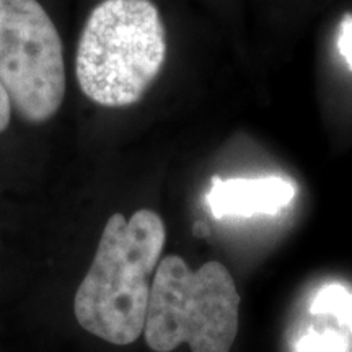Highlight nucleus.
I'll use <instances>...</instances> for the list:
<instances>
[{"instance_id":"nucleus-1","label":"nucleus","mask_w":352,"mask_h":352,"mask_svg":"<svg viewBox=\"0 0 352 352\" xmlns=\"http://www.w3.org/2000/svg\"><path fill=\"white\" fill-rule=\"evenodd\" d=\"M166 240L165 223L140 209L127 220L108 219L91 266L78 285L74 311L78 324L116 346L135 342L144 333L155 272Z\"/></svg>"},{"instance_id":"nucleus-2","label":"nucleus","mask_w":352,"mask_h":352,"mask_svg":"<svg viewBox=\"0 0 352 352\" xmlns=\"http://www.w3.org/2000/svg\"><path fill=\"white\" fill-rule=\"evenodd\" d=\"M165 57V26L151 0H103L82 30L76 76L87 98L124 108L145 95Z\"/></svg>"},{"instance_id":"nucleus-3","label":"nucleus","mask_w":352,"mask_h":352,"mask_svg":"<svg viewBox=\"0 0 352 352\" xmlns=\"http://www.w3.org/2000/svg\"><path fill=\"white\" fill-rule=\"evenodd\" d=\"M240 296L223 264L206 263L191 271L170 254L152 280L144 336L155 352L188 344L191 352H230L239 331Z\"/></svg>"},{"instance_id":"nucleus-4","label":"nucleus","mask_w":352,"mask_h":352,"mask_svg":"<svg viewBox=\"0 0 352 352\" xmlns=\"http://www.w3.org/2000/svg\"><path fill=\"white\" fill-rule=\"evenodd\" d=\"M0 82L33 124L50 121L63 104V41L38 0H0Z\"/></svg>"},{"instance_id":"nucleus-5","label":"nucleus","mask_w":352,"mask_h":352,"mask_svg":"<svg viewBox=\"0 0 352 352\" xmlns=\"http://www.w3.org/2000/svg\"><path fill=\"white\" fill-rule=\"evenodd\" d=\"M294 196V184L276 176L232 179L214 176L208 192V206L215 219L253 217L279 212L292 202Z\"/></svg>"},{"instance_id":"nucleus-6","label":"nucleus","mask_w":352,"mask_h":352,"mask_svg":"<svg viewBox=\"0 0 352 352\" xmlns=\"http://www.w3.org/2000/svg\"><path fill=\"white\" fill-rule=\"evenodd\" d=\"M311 314L333 315L344 327L352 329V294L342 285H327L311 302Z\"/></svg>"},{"instance_id":"nucleus-7","label":"nucleus","mask_w":352,"mask_h":352,"mask_svg":"<svg viewBox=\"0 0 352 352\" xmlns=\"http://www.w3.org/2000/svg\"><path fill=\"white\" fill-rule=\"evenodd\" d=\"M297 352H349V344L336 331H310L298 340Z\"/></svg>"},{"instance_id":"nucleus-8","label":"nucleus","mask_w":352,"mask_h":352,"mask_svg":"<svg viewBox=\"0 0 352 352\" xmlns=\"http://www.w3.org/2000/svg\"><path fill=\"white\" fill-rule=\"evenodd\" d=\"M338 50L347 67L352 70V13H346L340 23V34H338Z\"/></svg>"},{"instance_id":"nucleus-9","label":"nucleus","mask_w":352,"mask_h":352,"mask_svg":"<svg viewBox=\"0 0 352 352\" xmlns=\"http://www.w3.org/2000/svg\"><path fill=\"white\" fill-rule=\"evenodd\" d=\"M10 114H12V101L8 96L6 87L0 82V132H3L10 124Z\"/></svg>"},{"instance_id":"nucleus-10","label":"nucleus","mask_w":352,"mask_h":352,"mask_svg":"<svg viewBox=\"0 0 352 352\" xmlns=\"http://www.w3.org/2000/svg\"><path fill=\"white\" fill-rule=\"evenodd\" d=\"M195 233L197 236H208L210 232H209V228H208V226H206V223L197 222L195 226Z\"/></svg>"}]
</instances>
